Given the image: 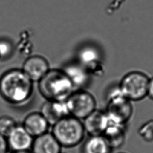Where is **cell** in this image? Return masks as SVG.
I'll return each mask as SVG.
<instances>
[{
    "instance_id": "obj_12",
    "label": "cell",
    "mask_w": 153,
    "mask_h": 153,
    "mask_svg": "<svg viewBox=\"0 0 153 153\" xmlns=\"http://www.w3.org/2000/svg\"><path fill=\"white\" fill-rule=\"evenodd\" d=\"M62 69L70 79L74 88L81 89L88 82V71L78 62L68 63Z\"/></svg>"
},
{
    "instance_id": "obj_20",
    "label": "cell",
    "mask_w": 153,
    "mask_h": 153,
    "mask_svg": "<svg viewBox=\"0 0 153 153\" xmlns=\"http://www.w3.org/2000/svg\"><path fill=\"white\" fill-rule=\"evenodd\" d=\"M147 96L153 100V78H149L148 89H147Z\"/></svg>"
},
{
    "instance_id": "obj_18",
    "label": "cell",
    "mask_w": 153,
    "mask_h": 153,
    "mask_svg": "<svg viewBox=\"0 0 153 153\" xmlns=\"http://www.w3.org/2000/svg\"><path fill=\"white\" fill-rule=\"evenodd\" d=\"M13 51V45L7 40H0V59H7L11 56Z\"/></svg>"
},
{
    "instance_id": "obj_21",
    "label": "cell",
    "mask_w": 153,
    "mask_h": 153,
    "mask_svg": "<svg viewBox=\"0 0 153 153\" xmlns=\"http://www.w3.org/2000/svg\"><path fill=\"white\" fill-rule=\"evenodd\" d=\"M12 153H32L30 150L27 151H16V152H13Z\"/></svg>"
},
{
    "instance_id": "obj_3",
    "label": "cell",
    "mask_w": 153,
    "mask_h": 153,
    "mask_svg": "<svg viewBox=\"0 0 153 153\" xmlns=\"http://www.w3.org/2000/svg\"><path fill=\"white\" fill-rule=\"evenodd\" d=\"M52 126L51 133L62 146L74 147L84 140L85 131L82 121L73 116H66Z\"/></svg>"
},
{
    "instance_id": "obj_23",
    "label": "cell",
    "mask_w": 153,
    "mask_h": 153,
    "mask_svg": "<svg viewBox=\"0 0 153 153\" xmlns=\"http://www.w3.org/2000/svg\"><path fill=\"white\" fill-rule=\"evenodd\" d=\"M61 153H62V152H61Z\"/></svg>"
},
{
    "instance_id": "obj_5",
    "label": "cell",
    "mask_w": 153,
    "mask_h": 153,
    "mask_svg": "<svg viewBox=\"0 0 153 153\" xmlns=\"http://www.w3.org/2000/svg\"><path fill=\"white\" fill-rule=\"evenodd\" d=\"M131 101L126 97L118 87L111 91L109 95L106 113L113 123L125 125L133 114Z\"/></svg>"
},
{
    "instance_id": "obj_9",
    "label": "cell",
    "mask_w": 153,
    "mask_h": 153,
    "mask_svg": "<svg viewBox=\"0 0 153 153\" xmlns=\"http://www.w3.org/2000/svg\"><path fill=\"white\" fill-rule=\"evenodd\" d=\"M109 122L106 112L94 110L83 120L85 132L90 136L102 135Z\"/></svg>"
},
{
    "instance_id": "obj_22",
    "label": "cell",
    "mask_w": 153,
    "mask_h": 153,
    "mask_svg": "<svg viewBox=\"0 0 153 153\" xmlns=\"http://www.w3.org/2000/svg\"><path fill=\"white\" fill-rule=\"evenodd\" d=\"M119 153H125V152H119Z\"/></svg>"
},
{
    "instance_id": "obj_4",
    "label": "cell",
    "mask_w": 153,
    "mask_h": 153,
    "mask_svg": "<svg viewBox=\"0 0 153 153\" xmlns=\"http://www.w3.org/2000/svg\"><path fill=\"white\" fill-rule=\"evenodd\" d=\"M149 78L140 71H131L121 79L118 88L130 101H139L147 96Z\"/></svg>"
},
{
    "instance_id": "obj_8",
    "label": "cell",
    "mask_w": 153,
    "mask_h": 153,
    "mask_svg": "<svg viewBox=\"0 0 153 153\" xmlns=\"http://www.w3.org/2000/svg\"><path fill=\"white\" fill-rule=\"evenodd\" d=\"M10 150L13 152L30 150L33 137L22 125H17L7 137Z\"/></svg>"
},
{
    "instance_id": "obj_6",
    "label": "cell",
    "mask_w": 153,
    "mask_h": 153,
    "mask_svg": "<svg viewBox=\"0 0 153 153\" xmlns=\"http://www.w3.org/2000/svg\"><path fill=\"white\" fill-rule=\"evenodd\" d=\"M65 103L69 115L81 120L96 109L94 96L82 89L74 90L65 100Z\"/></svg>"
},
{
    "instance_id": "obj_14",
    "label": "cell",
    "mask_w": 153,
    "mask_h": 153,
    "mask_svg": "<svg viewBox=\"0 0 153 153\" xmlns=\"http://www.w3.org/2000/svg\"><path fill=\"white\" fill-rule=\"evenodd\" d=\"M124 126L109 120L102 136L111 149L120 148L124 143L126 137Z\"/></svg>"
},
{
    "instance_id": "obj_11",
    "label": "cell",
    "mask_w": 153,
    "mask_h": 153,
    "mask_svg": "<svg viewBox=\"0 0 153 153\" xmlns=\"http://www.w3.org/2000/svg\"><path fill=\"white\" fill-rule=\"evenodd\" d=\"M62 146L51 133L47 132L33 138L32 153H61Z\"/></svg>"
},
{
    "instance_id": "obj_15",
    "label": "cell",
    "mask_w": 153,
    "mask_h": 153,
    "mask_svg": "<svg viewBox=\"0 0 153 153\" xmlns=\"http://www.w3.org/2000/svg\"><path fill=\"white\" fill-rule=\"evenodd\" d=\"M77 62L88 71L98 66L100 56L96 48L93 46L87 45L79 49L77 54Z\"/></svg>"
},
{
    "instance_id": "obj_13",
    "label": "cell",
    "mask_w": 153,
    "mask_h": 153,
    "mask_svg": "<svg viewBox=\"0 0 153 153\" xmlns=\"http://www.w3.org/2000/svg\"><path fill=\"white\" fill-rule=\"evenodd\" d=\"M22 125L33 138L48 132L50 126L41 112H32L28 114Z\"/></svg>"
},
{
    "instance_id": "obj_10",
    "label": "cell",
    "mask_w": 153,
    "mask_h": 153,
    "mask_svg": "<svg viewBox=\"0 0 153 153\" xmlns=\"http://www.w3.org/2000/svg\"><path fill=\"white\" fill-rule=\"evenodd\" d=\"M40 112L50 126H53L62 118L70 115L65 101L47 100L42 104Z\"/></svg>"
},
{
    "instance_id": "obj_17",
    "label": "cell",
    "mask_w": 153,
    "mask_h": 153,
    "mask_svg": "<svg viewBox=\"0 0 153 153\" xmlns=\"http://www.w3.org/2000/svg\"><path fill=\"white\" fill-rule=\"evenodd\" d=\"M17 124L15 120L9 116L0 117V134L7 137Z\"/></svg>"
},
{
    "instance_id": "obj_16",
    "label": "cell",
    "mask_w": 153,
    "mask_h": 153,
    "mask_svg": "<svg viewBox=\"0 0 153 153\" xmlns=\"http://www.w3.org/2000/svg\"><path fill=\"white\" fill-rule=\"evenodd\" d=\"M111 148L102 135L90 136L82 147V153H111Z\"/></svg>"
},
{
    "instance_id": "obj_2",
    "label": "cell",
    "mask_w": 153,
    "mask_h": 153,
    "mask_svg": "<svg viewBox=\"0 0 153 153\" xmlns=\"http://www.w3.org/2000/svg\"><path fill=\"white\" fill-rule=\"evenodd\" d=\"M38 82V90L47 100L65 101L75 89L62 69H50Z\"/></svg>"
},
{
    "instance_id": "obj_1",
    "label": "cell",
    "mask_w": 153,
    "mask_h": 153,
    "mask_svg": "<svg viewBox=\"0 0 153 153\" xmlns=\"http://www.w3.org/2000/svg\"><path fill=\"white\" fill-rule=\"evenodd\" d=\"M33 83L22 69H10L0 78V94L10 103L22 104L30 97Z\"/></svg>"
},
{
    "instance_id": "obj_19",
    "label": "cell",
    "mask_w": 153,
    "mask_h": 153,
    "mask_svg": "<svg viewBox=\"0 0 153 153\" xmlns=\"http://www.w3.org/2000/svg\"><path fill=\"white\" fill-rule=\"evenodd\" d=\"M9 150L7 137L0 134V153H8Z\"/></svg>"
},
{
    "instance_id": "obj_7",
    "label": "cell",
    "mask_w": 153,
    "mask_h": 153,
    "mask_svg": "<svg viewBox=\"0 0 153 153\" xmlns=\"http://www.w3.org/2000/svg\"><path fill=\"white\" fill-rule=\"evenodd\" d=\"M45 58L35 55L28 57L23 63L22 70L33 82H38L50 70Z\"/></svg>"
}]
</instances>
